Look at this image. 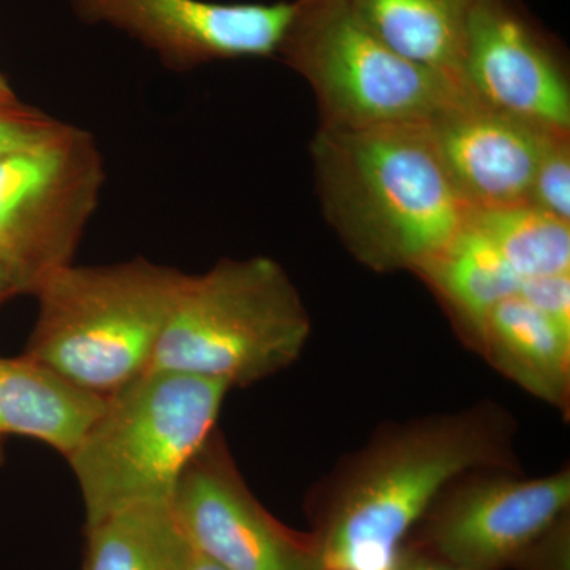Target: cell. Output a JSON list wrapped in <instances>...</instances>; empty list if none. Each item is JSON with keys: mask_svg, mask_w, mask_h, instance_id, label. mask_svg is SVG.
<instances>
[{"mask_svg": "<svg viewBox=\"0 0 570 570\" xmlns=\"http://www.w3.org/2000/svg\"><path fill=\"white\" fill-rule=\"evenodd\" d=\"M3 461V438H0V464Z\"/></svg>", "mask_w": 570, "mask_h": 570, "instance_id": "27", "label": "cell"}, {"mask_svg": "<svg viewBox=\"0 0 570 570\" xmlns=\"http://www.w3.org/2000/svg\"><path fill=\"white\" fill-rule=\"evenodd\" d=\"M515 422L499 404L390 423L309 494L307 531L322 570H393L445 487L466 472H520Z\"/></svg>", "mask_w": 570, "mask_h": 570, "instance_id": "1", "label": "cell"}, {"mask_svg": "<svg viewBox=\"0 0 570 570\" xmlns=\"http://www.w3.org/2000/svg\"><path fill=\"white\" fill-rule=\"evenodd\" d=\"M228 392L212 379L148 370L105 397L66 459L86 527L135 505L170 504L184 471L217 430Z\"/></svg>", "mask_w": 570, "mask_h": 570, "instance_id": "3", "label": "cell"}, {"mask_svg": "<svg viewBox=\"0 0 570 570\" xmlns=\"http://www.w3.org/2000/svg\"><path fill=\"white\" fill-rule=\"evenodd\" d=\"M475 352L502 376L569 417L570 332L519 295L487 317Z\"/></svg>", "mask_w": 570, "mask_h": 570, "instance_id": "13", "label": "cell"}, {"mask_svg": "<svg viewBox=\"0 0 570 570\" xmlns=\"http://www.w3.org/2000/svg\"><path fill=\"white\" fill-rule=\"evenodd\" d=\"M61 124L17 96L0 97V159L45 140Z\"/></svg>", "mask_w": 570, "mask_h": 570, "instance_id": "20", "label": "cell"}, {"mask_svg": "<svg viewBox=\"0 0 570 570\" xmlns=\"http://www.w3.org/2000/svg\"><path fill=\"white\" fill-rule=\"evenodd\" d=\"M104 181L96 141L69 124L0 159V262L22 294L71 264Z\"/></svg>", "mask_w": 570, "mask_h": 570, "instance_id": "7", "label": "cell"}, {"mask_svg": "<svg viewBox=\"0 0 570 570\" xmlns=\"http://www.w3.org/2000/svg\"><path fill=\"white\" fill-rule=\"evenodd\" d=\"M528 205L570 224V132H551L543 142Z\"/></svg>", "mask_w": 570, "mask_h": 570, "instance_id": "19", "label": "cell"}, {"mask_svg": "<svg viewBox=\"0 0 570 570\" xmlns=\"http://www.w3.org/2000/svg\"><path fill=\"white\" fill-rule=\"evenodd\" d=\"M184 279L141 257L62 266L32 294L39 317L24 354L75 387L110 396L151 366Z\"/></svg>", "mask_w": 570, "mask_h": 570, "instance_id": "4", "label": "cell"}, {"mask_svg": "<svg viewBox=\"0 0 570 570\" xmlns=\"http://www.w3.org/2000/svg\"><path fill=\"white\" fill-rule=\"evenodd\" d=\"M82 20L110 24L157 52L178 71L224 59L269 58L295 2L219 3L206 0H70Z\"/></svg>", "mask_w": 570, "mask_h": 570, "instance_id": "11", "label": "cell"}, {"mask_svg": "<svg viewBox=\"0 0 570 570\" xmlns=\"http://www.w3.org/2000/svg\"><path fill=\"white\" fill-rule=\"evenodd\" d=\"M184 570H225L220 568L219 564H216L213 560H209L208 557H205L204 553L194 549L189 543V549H187L186 562H184Z\"/></svg>", "mask_w": 570, "mask_h": 570, "instance_id": "25", "label": "cell"}, {"mask_svg": "<svg viewBox=\"0 0 570 570\" xmlns=\"http://www.w3.org/2000/svg\"><path fill=\"white\" fill-rule=\"evenodd\" d=\"M311 157L326 223L373 272H417L471 217L428 122L318 126Z\"/></svg>", "mask_w": 570, "mask_h": 570, "instance_id": "2", "label": "cell"}, {"mask_svg": "<svg viewBox=\"0 0 570 570\" xmlns=\"http://www.w3.org/2000/svg\"><path fill=\"white\" fill-rule=\"evenodd\" d=\"M187 549L170 504L135 505L86 527L81 570H184Z\"/></svg>", "mask_w": 570, "mask_h": 570, "instance_id": "17", "label": "cell"}, {"mask_svg": "<svg viewBox=\"0 0 570 570\" xmlns=\"http://www.w3.org/2000/svg\"><path fill=\"white\" fill-rule=\"evenodd\" d=\"M393 570H464L456 568V566L450 564L439 560V558L431 557V554L423 553V551L409 549L403 547L401 551L400 560H397L395 569Z\"/></svg>", "mask_w": 570, "mask_h": 570, "instance_id": "23", "label": "cell"}, {"mask_svg": "<svg viewBox=\"0 0 570 570\" xmlns=\"http://www.w3.org/2000/svg\"><path fill=\"white\" fill-rule=\"evenodd\" d=\"M479 232L521 281L570 273V224L524 204L472 212Z\"/></svg>", "mask_w": 570, "mask_h": 570, "instance_id": "18", "label": "cell"}, {"mask_svg": "<svg viewBox=\"0 0 570 570\" xmlns=\"http://www.w3.org/2000/svg\"><path fill=\"white\" fill-rule=\"evenodd\" d=\"M512 570H570L569 513L543 532Z\"/></svg>", "mask_w": 570, "mask_h": 570, "instance_id": "22", "label": "cell"}, {"mask_svg": "<svg viewBox=\"0 0 570 570\" xmlns=\"http://www.w3.org/2000/svg\"><path fill=\"white\" fill-rule=\"evenodd\" d=\"M170 505L187 542L225 570H322L309 532L264 508L217 430L184 471Z\"/></svg>", "mask_w": 570, "mask_h": 570, "instance_id": "9", "label": "cell"}, {"mask_svg": "<svg viewBox=\"0 0 570 570\" xmlns=\"http://www.w3.org/2000/svg\"><path fill=\"white\" fill-rule=\"evenodd\" d=\"M294 2L277 55L313 89L322 127L428 122L463 96L455 81L393 50L346 0Z\"/></svg>", "mask_w": 570, "mask_h": 570, "instance_id": "6", "label": "cell"}, {"mask_svg": "<svg viewBox=\"0 0 570 570\" xmlns=\"http://www.w3.org/2000/svg\"><path fill=\"white\" fill-rule=\"evenodd\" d=\"M569 512V468L538 479L479 469L441 491L404 547L464 570H512Z\"/></svg>", "mask_w": 570, "mask_h": 570, "instance_id": "8", "label": "cell"}, {"mask_svg": "<svg viewBox=\"0 0 570 570\" xmlns=\"http://www.w3.org/2000/svg\"><path fill=\"white\" fill-rule=\"evenodd\" d=\"M517 295L570 332V273L521 281Z\"/></svg>", "mask_w": 570, "mask_h": 570, "instance_id": "21", "label": "cell"}, {"mask_svg": "<svg viewBox=\"0 0 570 570\" xmlns=\"http://www.w3.org/2000/svg\"><path fill=\"white\" fill-rule=\"evenodd\" d=\"M311 332L305 303L276 261H220L186 275L149 370L247 387L294 365Z\"/></svg>", "mask_w": 570, "mask_h": 570, "instance_id": "5", "label": "cell"}, {"mask_svg": "<svg viewBox=\"0 0 570 570\" xmlns=\"http://www.w3.org/2000/svg\"><path fill=\"white\" fill-rule=\"evenodd\" d=\"M22 294L20 283H18L17 276L13 272L0 262V305L10 296Z\"/></svg>", "mask_w": 570, "mask_h": 570, "instance_id": "24", "label": "cell"}, {"mask_svg": "<svg viewBox=\"0 0 570 570\" xmlns=\"http://www.w3.org/2000/svg\"><path fill=\"white\" fill-rule=\"evenodd\" d=\"M461 88L475 102L570 132L564 59L513 0H474L464 32Z\"/></svg>", "mask_w": 570, "mask_h": 570, "instance_id": "10", "label": "cell"}, {"mask_svg": "<svg viewBox=\"0 0 570 570\" xmlns=\"http://www.w3.org/2000/svg\"><path fill=\"white\" fill-rule=\"evenodd\" d=\"M461 197L479 209L528 204L532 176L551 132L463 94L428 121Z\"/></svg>", "mask_w": 570, "mask_h": 570, "instance_id": "12", "label": "cell"}, {"mask_svg": "<svg viewBox=\"0 0 570 570\" xmlns=\"http://www.w3.org/2000/svg\"><path fill=\"white\" fill-rule=\"evenodd\" d=\"M438 302L472 351L491 311L519 294L521 279L493 246L468 223L441 253L414 273Z\"/></svg>", "mask_w": 570, "mask_h": 570, "instance_id": "15", "label": "cell"}, {"mask_svg": "<svg viewBox=\"0 0 570 570\" xmlns=\"http://www.w3.org/2000/svg\"><path fill=\"white\" fill-rule=\"evenodd\" d=\"M14 96V92L11 91L9 82L6 81V78L0 75V97H11Z\"/></svg>", "mask_w": 570, "mask_h": 570, "instance_id": "26", "label": "cell"}, {"mask_svg": "<svg viewBox=\"0 0 570 570\" xmlns=\"http://www.w3.org/2000/svg\"><path fill=\"white\" fill-rule=\"evenodd\" d=\"M346 2L356 17L393 50L461 86L464 32L474 0Z\"/></svg>", "mask_w": 570, "mask_h": 570, "instance_id": "16", "label": "cell"}, {"mask_svg": "<svg viewBox=\"0 0 570 570\" xmlns=\"http://www.w3.org/2000/svg\"><path fill=\"white\" fill-rule=\"evenodd\" d=\"M104 403L31 356H0V438H32L67 459Z\"/></svg>", "mask_w": 570, "mask_h": 570, "instance_id": "14", "label": "cell"}]
</instances>
